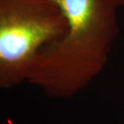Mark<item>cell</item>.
<instances>
[{"label":"cell","mask_w":124,"mask_h":124,"mask_svg":"<svg viewBox=\"0 0 124 124\" xmlns=\"http://www.w3.org/2000/svg\"><path fill=\"white\" fill-rule=\"evenodd\" d=\"M64 14L63 35L42 50L27 83L52 99H71L99 77L119 33L118 0H52Z\"/></svg>","instance_id":"6da1fadb"},{"label":"cell","mask_w":124,"mask_h":124,"mask_svg":"<svg viewBox=\"0 0 124 124\" xmlns=\"http://www.w3.org/2000/svg\"><path fill=\"white\" fill-rule=\"evenodd\" d=\"M67 27L52 0H0V89L27 83L39 54Z\"/></svg>","instance_id":"7a4b0ae2"},{"label":"cell","mask_w":124,"mask_h":124,"mask_svg":"<svg viewBox=\"0 0 124 124\" xmlns=\"http://www.w3.org/2000/svg\"><path fill=\"white\" fill-rule=\"evenodd\" d=\"M123 124H124V123H123Z\"/></svg>","instance_id":"277c9868"},{"label":"cell","mask_w":124,"mask_h":124,"mask_svg":"<svg viewBox=\"0 0 124 124\" xmlns=\"http://www.w3.org/2000/svg\"><path fill=\"white\" fill-rule=\"evenodd\" d=\"M118 1H119V3H120L121 10H124V0H118Z\"/></svg>","instance_id":"3957f363"}]
</instances>
